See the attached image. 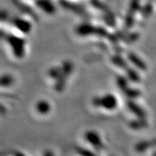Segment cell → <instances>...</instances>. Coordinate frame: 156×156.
Wrapping results in <instances>:
<instances>
[{
	"mask_svg": "<svg viewBox=\"0 0 156 156\" xmlns=\"http://www.w3.org/2000/svg\"><path fill=\"white\" fill-rule=\"evenodd\" d=\"M94 104L101 105L108 109H113L117 106V100L113 95H106L102 98H96L94 100Z\"/></svg>",
	"mask_w": 156,
	"mask_h": 156,
	"instance_id": "obj_1",
	"label": "cell"
},
{
	"mask_svg": "<svg viewBox=\"0 0 156 156\" xmlns=\"http://www.w3.org/2000/svg\"><path fill=\"white\" fill-rule=\"evenodd\" d=\"M86 137H87V140L91 144H93L94 147L97 148H100L102 147V143L101 141V139L98 136L97 133H95L94 132H88L86 134Z\"/></svg>",
	"mask_w": 156,
	"mask_h": 156,
	"instance_id": "obj_2",
	"label": "cell"
},
{
	"mask_svg": "<svg viewBox=\"0 0 156 156\" xmlns=\"http://www.w3.org/2000/svg\"><path fill=\"white\" fill-rule=\"evenodd\" d=\"M37 108V110L39 111L40 113H46L49 110V105L45 101H40Z\"/></svg>",
	"mask_w": 156,
	"mask_h": 156,
	"instance_id": "obj_3",
	"label": "cell"
},
{
	"mask_svg": "<svg viewBox=\"0 0 156 156\" xmlns=\"http://www.w3.org/2000/svg\"><path fill=\"white\" fill-rule=\"evenodd\" d=\"M129 59H131V60L133 62V63L136 64V65L138 66L139 67H140V68H143V67H144V63L141 61L140 59H139L138 58L136 57L135 55H129Z\"/></svg>",
	"mask_w": 156,
	"mask_h": 156,
	"instance_id": "obj_4",
	"label": "cell"
}]
</instances>
